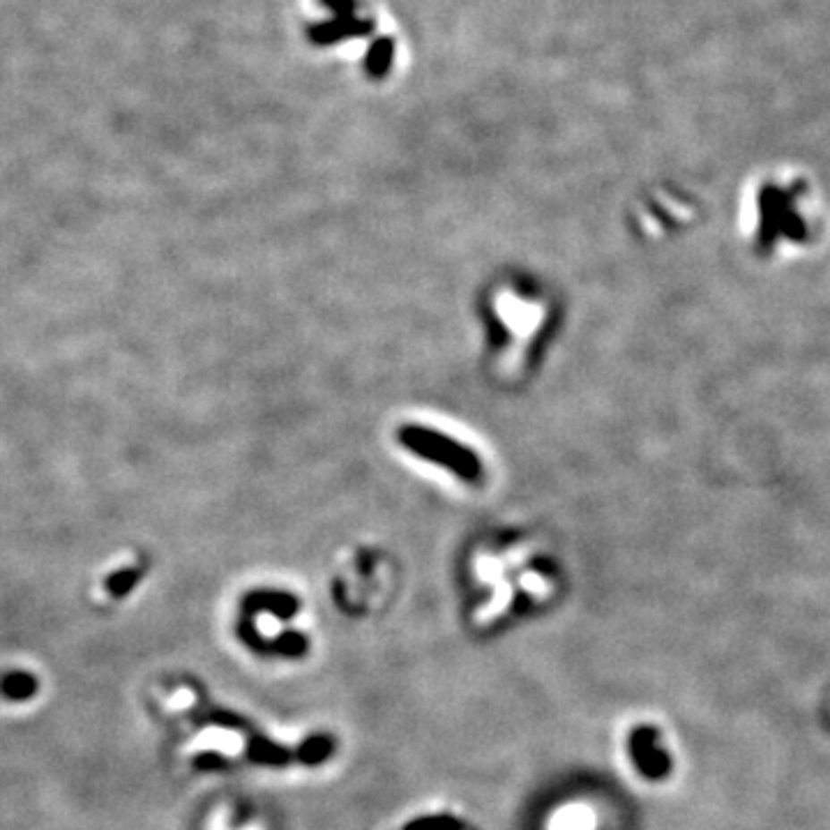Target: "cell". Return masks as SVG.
Listing matches in <instances>:
<instances>
[{
    "label": "cell",
    "mask_w": 830,
    "mask_h": 830,
    "mask_svg": "<svg viewBox=\"0 0 830 830\" xmlns=\"http://www.w3.org/2000/svg\"><path fill=\"white\" fill-rule=\"evenodd\" d=\"M242 748H245V741H242L241 733L229 732V729H219V726H210V729H206V732L194 738V743H191L190 750H199V752L215 750V752L233 757V754L241 752Z\"/></svg>",
    "instance_id": "obj_1"
},
{
    "label": "cell",
    "mask_w": 830,
    "mask_h": 830,
    "mask_svg": "<svg viewBox=\"0 0 830 830\" xmlns=\"http://www.w3.org/2000/svg\"><path fill=\"white\" fill-rule=\"evenodd\" d=\"M596 817L586 805H565L549 819L546 830H593Z\"/></svg>",
    "instance_id": "obj_2"
},
{
    "label": "cell",
    "mask_w": 830,
    "mask_h": 830,
    "mask_svg": "<svg viewBox=\"0 0 830 830\" xmlns=\"http://www.w3.org/2000/svg\"><path fill=\"white\" fill-rule=\"evenodd\" d=\"M191 704H194V694H191V690H178V692H175L174 697H171V699L166 701V706H169V708H174V710L190 708Z\"/></svg>",
    "instance_id": "obj_3"
},
{
    "label": "cell",
    "mask_w": 830,
    "mask_h": 830,
    "mask_svg": "<svg viewBox=\"0 0 830 830\" xmlns=\"http://www.w3.org/2000/svg\"><path fill=\"white\" fill-rule=\"evenodd\" d=\"M247 830H258V828H247Z\"/></svg>",
    "instance_id": "obj_4"
}]
</instances>
